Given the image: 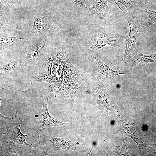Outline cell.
Listing matches in <instances>:
<instances>
[{
    "label": "cell",
    "instance_id": "cell-4",
    "mask_svg": "<svg viewBox=\"0 0 156 156\" xmlns=\"http://www.w3.org/2000/svg\"><path fill=\"white\" fill-rule=\"evenodd\" d=\"M50 94L45 91L44 93L42 107L38 122L29 128L31 131L32 140L36 143L39 142L40 135L46 129L51 127H63L67 123L61 122L52 116L48 109V101Z\"/></svg>",
    "mask_w": 156,
    "mask_h": 156
},
{
    "label": "cell",
    "instance_id": "cell-9",
    "mask_svg": "<svg viewBox=\"0 0 156 156\" xmlns=\"http://www.w3.org/2000/svg\"><path fill=\"white\" fill-rule=\"evenodd\" d=\"M108 0H89L83 10L87 16L94 19L99 26L107 24L110 13Z\"/></svg>",
    "mask_w": 156,
    "mask_h": 156
},
{
    "label": "cell",
    "instance_id": "cell-7",
    "mask_svg": "<svg viewBox=\"0 0 156 156\" xmlns=\"http://www.w3.org/2000/svg\"><path fill=\"white\" fill-rule=\"evenodd\" d=\"M0 115V117L3 119L6 120L8 121L7 122L6 121L3 120L7 131V133L4 134L7 138L14 141L18 145H23L36 148L37 146L35 144H30L26 142L25 138L30 135L31 133H30L29 134L25 135L21 133L20 127L23 118L19 115L18 111L16 112L14 116L12 118L3 116L1 113Z\"/></svg>",
    "mask_w": 156,
    "mask_h": 156
},
{
    "label": "cell",
    "instance_id": "cell-15",
    "mask_svg": "<svg viewBox=\"0 0 156 156\" xmlns=\"http://www.w3.org/2000/svg\"><path fill=\"white\" fill-rule=\"evenodd\" d=\"M35 149L31 151V156H54L59 155L58 152L53 147L48 148L45 146L43 141L40 140Z\"/></svg>",
    "mask_w": 156,
    "mask_h": 156
},
{
    "label": "cell",
    "instance_id": "cell-1",
    "mask_svg": "<svg viewBox=\"0 0 156 156\" xmlns=\"http://www.w3.org/2000/svg\"><path fill=\"white\" fill-rule=\"evenodd\" d=\"M50 54L52 58V83L71 80L88 89L92 82L90 74L71 63L67 50L55 51Z\"/></svg>",
    "mask_w": 156,
    "mask_h": 156
},
{
    "label": "cell",
    "instance_id": "cell-13",
    "mask_svg": "<svg viewBox=\"0 0 156 156\" xmlns=\"http://www.w3.org/2000/svg\"><path fill=\"white\" fill-rule=\"evenodd\" d=\"M130 62L137 68L142 69L147 64L156 62V53L145 55L135 48L132 53Z\"/></svg>",
    "mask_w": 156,
    "mask_h": 156
},
{
    "label": "cell",
    "instance_id": "cell-23",
    "mask_svg": "<svg viewBox=\"0 0 156 156\" xmlns=\"http://www.w3.org/2000/svg\"><path fill=\"white\" fill-rule=\"evenodd\" d=\"M23 0H12L10 4H13L18 2L22 1Z\"/></svg>",
    "mask_w": 156,
    "mask_h": 156
},
{
    "label": "cell",
    "instance_id": "cell-20",
    "mask_svg": "<svg viewBox=\"0 0 156 156\" xmlns=\"http://www.w3.org/2000/svg\"><path fill=\"white\" fill-rule=\"evenodd\" d=\"M155 0H139L140 7L141 10L140 12L148 9L153 3Z\"/></svg>",
    "mask_w": 156,
    "mask_h": 156
},
{
    "label": "cell",
    "instance_id": "cell-19",
    "mask_svg": "<svg viewBox=\"0 0 156 156\" xmlns=\"http://www.w3.org/2000/svg\"><path fill=\"white\" fill-rule=\"evenodd\" d=\"M10 18L9 9L4 6L0 2V22L8 21Z\"/></svg>",
    "mask_w": 156,
    "mask_h": 156
},
{
    "label": "cell",
    "instance_id": "cell-5",
    "mask_svg": "<svg viewBox=\"0 0 156 156\" xmlns=\"http://www.w3.org/2000/svg\"><path fill=\"white\" fill-rule=\"evenodd\" d=\"M92 53V71L90 74L92 82L100 81L107 87L113 86L112 81L114 77L118 75L127 74V71L125 69L113 70L100 60L97 53L95 52Z\"/></svg>",
    "mask_w": 156,
    "mask_h": 156
},
{
    "label": "cell",
    "instance_id": "cell-11",
    "mask_svg": "<svg viewBox=\"0 0 156 156\" xmlns=\"http://www.w3.org/2000/svg\"><path fill=\"white\" fill-rule=\"evenodd\" d=\"M1 156H31L32 146L23 145L20 146L12 140L9 139L4 133H1Z\"/></svg>",
    "mask_w": 156,
    "mask_h": 156
},
{
    "label": "cell",
    "instance_id": "cell-6",
    "mask_svg": "<svg viewBox=\"0 0 156 156\" xmlns=\"http://www.w3.org/2000/svg\"><path fill=\"white\" fill-rule=\"evenodd\" d=\"M118 7L126 16L130 28V31L124 37L126 41V48L122 61L128 64L131 61V55L135 43L139 38L146 31L143 25L139 23L136 16H130L127 15L119 6Z\"/></svg>",
    "mask_w": 156,
    "mask_h": 156
},
{
    "label": "cell",
    "instance_id": "cell-3",
    "mask_svg": "<svg viewBox=\"0 0 156 156\" xmlns=\"http://www.w3.org/2000/svg\"><path fill=\"white\" fill-rule=\"evenodd\" d=\"M124 39V36L115 27L107 24L99 26L92 43L87 49V52L92 53L106 46L120 48Z\"/></svg>",
    "mask_w": 156,
    "mask_h": 156
},
{
    "label": "cell",
    "instance_id": "cell-12",
    "mask_svg": "<svg viewBox=\"0 0 156 156\" xmlns=\"http://www.w3.org/2000/svg\"><path fill=\"white\" fill-rule=\"evenodd\" d=\"M47 138L53 144V147L58 151H61L70 153L72 151L77 150L82 152H87L88 151L87 148L83 146L85 143L80 144L72 142L69 139L64 137H49Z\"/></svg>",
    "mask_w": 156,
    "mask_h": 156
},
{
    "label": "cell",
    "instance_id": "cell-14",
    "mask_svg": "<svg viewBox=\"0 0 156 156\" xmlns=\"http://www.w3.org/2000/svg\"><path fill=\"white\" fill-rule=\"evenodd\" d=\"M117 2L122 4L126 8L127 15L130 16H136L140 13L141 10L139 5V0H110Z\"/></svg>",
    "mask_w": 156,
    "mask_h": 156
},
{
    "label": "cell",
    "instance_id": "cell-22",
    "mask_svg": "<svg viewBox=\"0 0 156 156\" xmlns=\"http://www.w3.org/2000/svg\"><path fill=\"white\" fill-rule=\"evenodd\" d=\"M96 145V143L94 141L92 143V146L91 149L90 150V151L89 153V154L88 155H90V153H91V152L93 148H94L95 145Z\"/></svg>",
    "mask_w": 156,
    "mask_h": 156
},
{
    "label": "cell",
    "instance_id": "cell-2",
    "mask_svg": "<svg viewBox=\"0 0 156 156\" xmlns=\"http://www.w3.org/2000/svg\"><path fill=\"white\" fill-rule=\"evenodd\" d=\"M0 88L18 82L23 77L27 76L28 69L27 65L20 57H15L0 61Z\"/></svg>",
    "mask_w": 156,
    "mask_h": 156
},
{
    "label": "cell",
    "instance_id": "cell-21",
    "mask_svg": "<svg viewBox=\"0 0 156 156\" xmlns=\"http://www.w3.org/2000/svg\"><path fill=\"white\" fill-rule=\"evenodd\" d=\"M75 5L83 10L89 0H71Z\"/></svg>",
    "mask_w": 156,
    "mask_h": 156
},
{
    "label": "cell",
    "instance_id": "cell-17",
    "mask_svg": "<svg viewBox=\"0 0 156 156\" xmlns=\"http://www.w3.org/2000/svg\"><path fill=\"white\" fill-rule=\"evenodd\" d=\"M29 38L22 37H0V49L4 50L13 46L18 40L21 39L28 40Z\"/></svg>",
    "mask_w": 156,
    "mask_h": 156
},
{
    "label": "cell",
    "instance_id": "cell-16",
    "mask_svg": "<svg viewBox=\"0 0 156 156\" xmlns=\"http://www.w3.org/2000/svg\"><path fill=\"white\" fill-rule=\"evenodd\" d=\"M147 14L149 17L143 25L146 31L150 33L156 32V10H146L141 12Z\"/></svg>",
    "mask_w": 156,
    "mask_h": 156
},
{
    "label": "cell",
    "instance_id": "cell-10",
    "mask_svg": "<svg viewBox=\"0 0 156 156\" xmlns=\"http://www.w3.org/2000/svg\"><path fill=\"white\" fill-rule=\"evenodd\" d=\"M107 86L100 81H92L88 89L92 96L94 104L101 108H109L112 104Z\"/></svg>",
    "mask_w": 156,
    "mask_h": 156
},
{
    "label": "cell",
    "instance_id": "cell-8",
    "mask_svg": "<svg viewBox=\"0 0 156 156\" xmlns=\"http://www.w3.org/2000/svg\"><path fill=\"white\" fill-rule=\"evenodd\" d=\"M49 42L44 39H40L33 42L20 56L21 60L29 68H35L43 55L48 49Z\"/></svg>",
    "mask_w": 156,
    "mask_h": 156
},
{
    "label": "cell",
    "instance_id": "cell-18",
    "mask_svg": "<svg viewBox=\"0 0 156 156\" xmlns=\"http://www.w3.org/2000/svg\"><path fill=\"white\" fill-rule=\"evenodd\" d=\"M42 17L38 16L34 18V23L31 31L32 33L37 34L41 32L44 28V20Z\"/></svg>",
    "mask_w": 156,
    "mask_h": 156
}]
</instances>
